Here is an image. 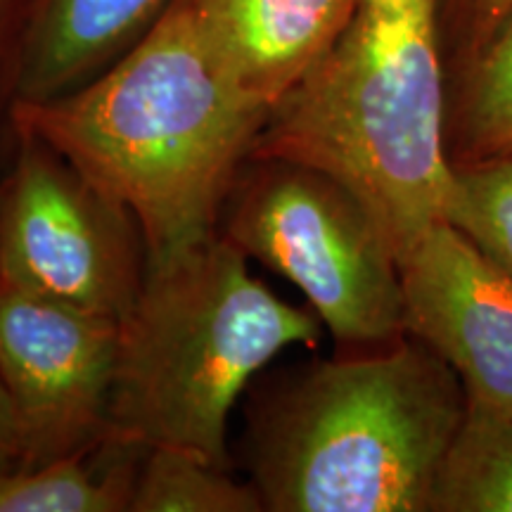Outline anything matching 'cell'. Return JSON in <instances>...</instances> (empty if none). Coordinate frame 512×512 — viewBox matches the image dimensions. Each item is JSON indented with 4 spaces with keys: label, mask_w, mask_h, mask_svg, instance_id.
I'll list each match as a JSON object with an SVG mask.
<instances>
[{
    "label": "cell",
    "mask_w": 512,
    "mask_h": 512,
    "mask_svg": "<svg viewBox=\"0 0 512 512\" xmlns=\"http://www.w3.org/2000/svg\"><path fill=\"white\" fill-rule=\"evenodd\" d=\"M190 5L242 91L273 110L337 41L358 0H190Z\"/></svg>",
    "instance_id": "9"
},
{
    "label": "cell",
    "mask_w": 512,
    "mask_h": 512,
    "mask_svg": "<svg viewBox=\"0 0 512 512\" xmlns=\"http://www.w3.org/2000/svg\"><path fill=\"white\" fill-rule=\"evenodd\" d=\"M465 415L453 368L403 335L256 387L245 470L264 512H430Z\"/></svg>",
    "instance_id": "2"
},
{
    "label": "cell",
    "mask_w": 512,
    "mask_h": 512,
    "mask_svg": "<svg viewBox=\"0 0 512 512\" xmlns=\"http://www.w3.org/2000/svg\"><path fill=\"white\" fill-rule=\"evenodd\" d=\"M131 512H264L252 482L174 446H150L140 465Z\"/></svg>",
    "instance_id": "14"
},
{
    "label": "cell",
    "mask_w": 512,
    "mask_h": 512,
    "mask_svg": "<svg viewBox=\"0 0 512 512\" xmlns=\"http://www.w3.org/2000/svg\"><path fill=\"white\" fill-rule=\"evenodd\" d=\"M446 100L439 0H358L337 41L268 114L249 157L335 176L401 261L446 221Z\"/></svg>",
    "instance_id": "3"
},
{
    "label": "cell",
    "mask_w": 512,
    "mask_h": 512,
    "mask_svg": "<svg viewBox=\"0 0 512 512\" xmlns=\"http://www.w3.org/2000/svg\"><path fill=\"white\" fill-rule=\"evenodd\" d=\"M430 512H512V418L465 415L434 479Z\"/></svg>",
    "instance_id": "13"
},
{
    "label": "cell",
    "mask_w": 512,
    "mask_h": 512,
    "mask_svg": "<svg viewBox=\"0 0 512 512\" xmlns=\"http://www.w3.org/2000/svg\"><path fill=\"white\" fill-rule=\"evenodd\" d=\"M512 10V0H439L441 34L456 38L458 62L475 53L498 22Z\"/></svg>",
    "instance_id": "17"
},
{
    "label": "cell",
    "mask_w": 512,
    "mask_h": 512,
    "mask_svg": "<svg viewBox=\"0 0 512 512\" xmlns=\"http://www.w3.org/2000/svg\"><path fill=\"white\" fill-rule=\"evenodd\" d=\"M0 181V287L121 320L136 302L147 247L136 216L27 128Z\"/></svg>",
    "instance_id": "6"
},
{
    "label": "cell",
    "mask_w": 512,
    "mask_h": 512,
    "mask_svg": "<svg viewBox=\"0 0 512 512\" xmlns=\"http://www.w3.org/2000/svg\"><path fill=\"white\" fill-rule=\"evenodd\" d=\"M169 3L36 0L17 100H53L86 86L136 46Z\"/></svg>",
    "instance_id": "10"
},
{
    "label": "cell",
    "mask_w": 512,
    "mask_h": 512,
    "mask_svg": "<svg viewBox=\"0 0 512 512\" xmlns=\"http://www.w3.org/2000/svg\"><path fill=\"white\" fill-rule=\"evenodd\" d=\"M268 114L211 48L190 0H171L112 67L60 98L17 100L8 121L131 211L152 261L219 230Z\"/></svg>",
    "instance_id": "1"
},
{
    "label": "cell",
    "mask_w": 512,
    "mask_h": 512,
    "mask_svg": "<svg viewBox=\"0 0 512 512\" xmlns=\"http://www.w3.org/2000/svg\"><path fill=\"white\" fill-rule=\"evenodd\" d=\"M406 335L444 358L467 413L512 418V273L448 221L399 261Z\"/></svg>",
    "instance_id": "8"
},
{
    "label": "cell",
    "mask_w": 512,
    "mask_h": 512,
    "mask_svg": "<svg viewBox=\"0 0 512 512\" xmlns=\"http://www.w3.org/2000/svg\"><path fill=\"white\" fill-rule=\"evenodd\" d=\"M117 349L119 320L0 287V380L22 425L24 467L107 439Z\"/></svg>",
    "instance_id": "7"
},
{
    "label": "cell",
    "mask_w": 512,
    "mask_h": 512,
    "mask_svg": "<svg viewBox=\"0 0 512 512\" xmlns=\"http://www.w3.org/2000/svg\"><path fill=\"white\" fill-rule=\"evenodd\" d=\"M446 152L451 169L512 155V10L458 64L446 100Z\"/></svg>",
    "instance_id": "12"
},
{
    "label": "cell",
    "mask_w": 512,
    "mask_h": 512,
    "mask_svg": "<svg viewBox=\"0 0 512 512\" xmlns=\"http://www.w3.org/2000/svg\"><path fill=\"white\" fill-rule=\"evenodd\" d=\"M226 235L147 261L145 280L119 320L107 437L174 446L230 470L235 403L285 349L316 347L323 323L249 273Z\"/></svg>",
    "instance_id": "4"
},
{
    "label": "cell",
    "mask_w": 512,
    "mask_h": 512,
    "mask_svg": "<svg viewBox=\"0 0 512 512\" xmlns=\"http://www.w3.org/2000/svg\"><path fill=\"white\" fill-rule=\"evenodd\" d=\"M444 219L512 273V155L453 166Z\"/></svg>",
    "instance_id": "15"
},
{
    "label": "cell",
    "mask_w": 512,
    "mask_h": 512,
    "mask_svg": "<svg viewBox=\"0 0 512 512\" xmlns=\"http://www.w3.org/2000/svg\"><path fill=\"white\" fill-rule=\"evenodd\" d=\"M219 233L304 294L332 337L380 349L406 335L401 268L370 209L335 176L280 157H249Z\"/></svg>",
    "instance_id": "5"
},
{
    "label": "cell",
    "mask_w": 512,
    "mask_h": 512,
    "mask_svg": "<svg viewBox=\"0 0 512 512\" xmlns=\"http://www.w3.org/2000/svg\"><path fill=\"white\" fill-rule=\"evenodd\" d=\"M145 451L107 437L91 451L0 475V512H131Z\"/></svg>",
    "instance_id": "11"
},
{
    "label": "cell",
    "mask_w": 512,
    "mask_h": 512,
    "mask_svg": "<svg viewBox=\"0 0 512 512\" xmlns=\"http://www.w3.org/2000/svg\"><path fill=\"white\" fill-rule=\"evenodd\" d=\"M24 434L19 425L15 403L0 380V475H8L24 467Z\"/></svg>",
    "instance_id": "18"
},
{
    "label": "cell",
    "mask_w": 512,
    "mask_h": 512,
    "mask_svg": "<svg viewBox=\"0 0 512 512\" xmlns=\"http://www.w3.org/2000/svg\"><path fill=\"white\" fill-rule=\"evenodd\" d=\"M36 0H0V119L15 105Z\"/></svg>",
    "instance_id": "16"
}]
</instances>
